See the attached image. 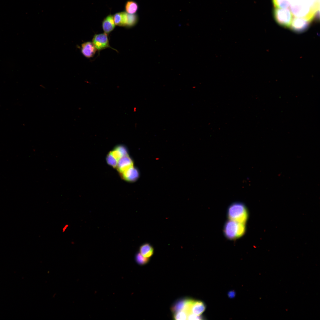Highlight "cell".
<instances>
[{
	"instance_id": "cell-21",
	"label": "cell",
	"mask_w": 320,
	"mask_h": 320,
	"mask_svg": "<svg viewBox=\"0 0 320 320\" xmlns=\"http://www.w3.org/2000/svg\"><path fill=\"white\" fill-rule=\"evenodd\" d=\"M106 161L107 163L109 165L114 168H116L118 161L110 152L107 155Z\"/></svg>"
},
{
	"instance_id": "cell-10",
	"label": "cell",
	"mask_w": 320,
	"mask_h": 320,
	"mask_svg": "<svg viewBox=\"0 0 320 320\" xmlns=\"http://www.w3.org/2000/svg\"><path fill=\"white\" fill-rule=\"evenodd\" d=\"M96 51L95 46L91 41H87L81 44V52L84 57L87 58L93 57Z\"/></svg>"
},
{
	"instance_id": "cell-3",
	"label": "cell",
	"mask_w": 320,
	"mask_h": 320,
	"mask_svg": "<svg viewBox=\"0 0 320 320\" xmlns=\"http://www.w3.org/2000/svg\"><path fill=\"white\" fill-rule=\"evenodd\" d=\"M245 230V223H238L230 220L226 223L224 229L226 237L231 240L241 237L244 234Z\"/></svg>"
},
{
	"instance_id": "cell-23",
	"label": "cell",
	"mask_w": 320,
	"mask_h": 320,
	"mask_svg": "<svg viewBox=\"0 0 320 320\" xmlns=\"http://www.w3.org/2000/svg\"><path fill=\"white\" fill-rule=\"evenodd\" d=\"M236 293L235 292L233 291H230L228 293V297L231 298L234 297Z\"/></svg>"
},
{
	"instance_id": "cell-11",
	"label": "cell",
	"mask_w": 320,
	"mask_h": 320,
	"mask_svg": "<svg viewBox=\"0 0 320 320\" xmlns=\"http://www.w3.org/2000/svg\"><path fill=\"white\" fill-rule=\"evenodd\" d=\"M115 24L113 16L109 15L105 17L102 22V27L104 33L108 34L114 29Z\"/></svg>"
},
{
	"instance_id": "cell-14",
	"label": "cell",
	"mask_w": 320,
	"mask_h": 320,
	"mask_svg": "<svg viewBox=\"0 0 320 320\" xmlns=\"http://www.w3.org/2000/svg\"><path fill=\"white\" fill-rule=\"evenodd\" d=\"M139 251L144 257L149 258L153 254L154 248L149 243H145L140 246Z\"/></svg>"
},
{
	"instance_id": "cell-22",
	"label": "cell",
	"mask_w": 320,
	"mask_h": 320,
	"mask_svg": "<svg viewBox=\"0 0 320 320\" xmlns=\"http://www.w3.org/2000/svg\"><path fill=\"white\" fill-rule=\"evenodd\" d=\"M202 318L200 315L197 316L190 313L188 314L187 320H201L203 319Z\"/></svg>"
},
{
	"instance_id": "cell-1",
	"label": "cell",
	"mask_w": 320,
	"mask_h": 320,
	"mask_svg": "<svg viewBox=\"0 0 320 320\" xmlns=\"http://www.w3.org/2000/svg\"><path fill=\"white\" fill-rule=\"evenodd\" d=\"M292 15L311 21L320 9V0H289Z\"/></svg>"
},
{
	"instance_id": "cell-12",
	"label": "cell",
	"mask_w": 320,
	"mask_h": 320,
	"mask_svg": "<svg viewBox=\"0 0 320 320\" xmlns=\"http://www.w3.org/2000/svg\"><path fill=\"white\" fill-rule=\"evenodd\" d=\"M205 309V305L202 302L193 300L190 305V313L200 316L204 311Z\"/></svg>"
},
{
	"instance_id": "cell-16",
	"label": "cell",
	"mask_w": 320,
	"mask_h": 320,
	"mask_svg": "<svg viewBox=\"0 0 320 320\" xmlns=\"http://www.w3.org/2000/svg\"><path fill=\"white\" fill-rule=\"evenodd\" d=\"M138 19L137 14H129L127 13L124 27L127 28L133 27L137 24Z\"/></svg>"
},
{
	"instance_id": "cell-6",
	"label": "cell",
	"mask_w": 320,
	"mask_h": 320,
	"mask_svg": "<svg viewBox=\"0 0 320 320\" xmlns=\"http://www.w3.org/2000/svg\"><path fill=\"white\" fill-rule=\"evenodd\" d=\"M311 22L304 18L295 17L292 20L290 27L296 32H303L308 28Z\"/></svg>"
},
{
	"instance_id": "cell-24",
	"label": "cell",
	"mask_w": 320,
	"mask_h": 320,
	"mask_svg": "<svg viewBox=\"0 0 320 320\" xmlns=\"http://www.w3.org/2000/svg\"><path fill=\"white\" fill-rule=\"evenodd\" d=\"M68 226V224H66L63 227L62 229V232H64Z\"/></svg>"
},
{
	"instance_id": "cell-19",
	"label": "cell",
	"mask_w": 320,
	"mask_h": 320,
	"mask_svg": "<svg viewBox=\"0 0 320 320\" xmlns=\"http://www.w3.org/2000/svg\"><path fill=\"white\" fill-rule=\"evenodd\" d=\"M149 258L143 256L140 252L137 253L135 255V259L136 263L140 265H144L147 263L149 261Z\"/></svg>"
},
{
	"instance_id": "cell-7",
	"label": "cell",
	"mask_w": 320,
	"mask_h": 320,
	"mask_svg": "<svg viewBox=\"0 0 320 320\" xmlns=\"http://www.w3.org/2000/svg\"><path fill=\"white\" fill-rule=\"evenodd\" d=\"M193 300L183 298L176 301L172 306L171 310L174 313L182 310L190 313V305Z\"/></svg>"
},
{
	"instance_id": "cell-20",
	"label": "cell",
	"mask_w": 320,
	"mask_h": 320,
	"mask_svg": "<svg viewBox=\"0 0 320 320\" xmlns=\"http://www.w3.org/2000/svg\"><path fill=\"white\" fill-rule=\"evenodd\" d=\"M188 313L185 310H182L174 313V319L175 320H187Z\"/></svg>"
},
{
	"instance_id": "cell-13",
	"label": "cell",
	"mask_w": 320,
	"mask_h": 320,
	"mask_svg": "<svg viewBox=\"0 0 320 320\" xmlns=\"http://www.w3.org/2000/svg\"><path fill=\"white\" fill-rule=\"evenodd\" d=\"M110 152L118 161L122 157L128 155L127 148L125 146L122 145H117Z\"/></svg>"
},
{
	"instance_id": "cell-8",
	"label": "cell",
	"mask_w": 320,
	"mask_h": 320,
	"mask_svg": "<svg viewBox=\"0 0 320 320\" xmlns=\"http://www.w3.org/2000/svg\"><path fill=\"white\" fill-rule=\"evenodd\" d=\"M123 179L129 182L136 180L139 177V172L137 169L133 166L130 167L120 174Z\"/></svg>"
},
{
	"instance_id": "cell-5",
	"label": "cell",
	"mask_w": 320,
	"mask_h": 320,
	"mask_svg": "<svg viewBox=\"0 0 320 320\" xmlns=\"http://www.w3.org/2000/svg\"><path fill=\"white\" fill-rule=\"evenodd\" d=\"M92 43L99 52L107 48H110L118 52L110 45L108 34L104 33L95 34L92 39Z\"/></svg>"
},
{
	"instance_id": "cell-17",
	"label": "cell",
	"mask_w": 320,
	"mask_h": 320,
	"mask_svg": "<svg viewBox=\"0 0 320 320\" xmlns=\"http://www.w3.org/2000/svg\"><path fill=\"white\" fill-rule=\"evenodd\" d=\"M125 12L116 13L113 15L115 24L119 26L124 27V22Z\"/></svg>"
},
{
	"instance_id": "cell-18",
	"label": "cell",
	"mask_w": 320,
	"mask_h": 320,
	"mask_svg": "<svg viewBox=\"0 0 320 320\" xmlns=\"http://www.w3.org/2000/svg\"><path fill=\"white\" fill-rule=\"evenodd\" d=\"M272 1L276 8L286 9L289 7V0H272Z\"/></svg>"
},
{
	"instance_id": "cell-9",
	"label": "cell",
	"mask_w": 320,
	"mask_h": 320,
	"mask_svg": "<svg viewBox=\"0 0 320 320\" xmlns=\"http://www.w3.org/2000/svg\"><path fill=\"white\" fill-rule=\"evenodd\" d=\"M133 166V160L128 155L122 157L118 160L116 168L119 173L121 174Z\"/></svg>"
},
{
	"instance_id": "cell-4",
	"label": "cell",
	"mask_w": 320,
	"mask_h": 320,
	"mask_svg": "<svg viewBox=\"0 0 320 320\" xmlns=\"http://www.w3.org/2000/svg\"><path fill=\"white\" fill-rule=\"evenodd\" d=\"M273 15L276 21L280 25L285 28L290 27L292 20V15L287 8H275Z\"/></svg>"
},
{
	"instance_id": "cell-15",
	"label": "cell",
	"mask_w": 320,
	"mask_h": 320,
	"mask_svg": "<svg viewBox=\"0 0 320 320\" xmlns=\"http://www.w3.org/2000/svg\"><path fill=\"white\" fill-rule=\"evenodd\" d=\"M138 9L137 3L133 0H128L125 3V12L129 14H135Z\"/></svg>"
},
{
	"instance_id": "cell-2",
	"label": "cell",
	"mask_w": 320,
	"mask_h": 320,
	"mask_svg": "<svg viewBox=\"0 0 320 320\" xmlns=\"http://www.w3.org/2000/svg\"><path fill=\"white\" fill-rule=\"evenodd\" d=\"M228 215L229 220L245 224L248 216L246 206L240 202H234L230 205L228 209Z\"/></svg>"
}]
</instances>
